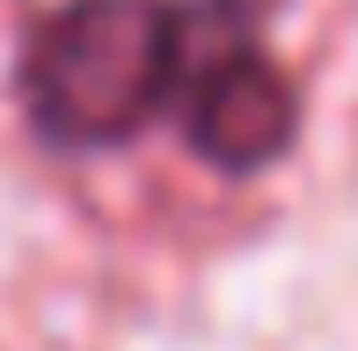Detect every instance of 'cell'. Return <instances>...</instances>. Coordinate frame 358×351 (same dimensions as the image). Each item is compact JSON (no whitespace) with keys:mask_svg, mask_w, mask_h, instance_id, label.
I'll list each match as a JSON object with an SVG mask.
<instances>
[{"mask_svg":"<svg viewBox=\"0 0 358 351\" xmlns=\"http://www.w3.org/2000/svg\"><path fill=\"white\" fill-rule=\"evenodd\" d=\"M183 73V22L169 0H66L22 59V103L59 147L132 139Z\"/></svg>","mask_w":358,"mask_h":351,"instance_id":"1","label":"cell"},{"mask_svg":"<svg viewBox=\"0 0 358 351\" xmlns=\"http://www.w3.org/2000/svg\"><path fill=\"white\" fill-rule=\"evenodd\" d=\"M190 147L205 154L213 169H264L278 162V154L292 147V124H300V110H292V88L285 73L271 66V59L256 52H227L220 66H205L198 81H190Z\"/></svg>","mask_w":358,"mask_h":351,"instance_id":"2","label":"cell"}]
</instances>
